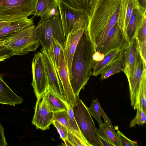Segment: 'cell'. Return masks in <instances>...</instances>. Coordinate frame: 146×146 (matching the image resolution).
I'll use <instances>...</instances> for the list:
<instances>
[{"label": "cell", "mask_w": 146, "mask_h": 146, "mask_svg": "<svg viewBox=\"0 0 146 146\" xmlns=\"http://www.w3.org/2000/svg\"><path fill=\"white\" fill-rule=\"evenodd\" d=\"M23 101L22 98L15 93L4 81L0 74V103L15 106Z\"/></svg>", "instance_id": "44dd1931"}, {"label": "cell", "mask_w": 146, "mask_h": 146, "mask_svg": "<svg viewBox=\"0 0 146 146\" xmlns=\"http://www.w3.org/2000/svg\"><path fill=\"white\" fill-rule=\"evenodd\" d=\"M33 24L32 19L27 17L11 21L0 29V42L5 41L18 32Z\"/></svg>", "instance_id": "2e32d148"}, {"label": "cell", "mask_w": 146, "mask_h": 146, "mask_svg": "<svg viewBox=\"0 0 146 146\" xmlns=\"http://www.w3.org/2000/svg\"><path fill=\"white\" fill-rule=\"evenodd\" d=\"M68 139L72 146H87L78 137L69 131H68Z\"/></svg>", "instance_id": "e575fe53"}, {"label": "cell", "mask_w": 146, "mask_h": 146, "mask_svg": "<svg viewBox=\"0 0 146 146\" xmlns=\"http://www.w3.org/2000/svg\"><path fill=\"white\" fill-rule=\"evenodd\" d=\"M145 17L146 12L141 6L133 9L124 35L129 43L135 39L137 31Z\"/></svg>", "instance_id": "4fadbf2b"}, {"label": "cell", "mask_w": 146, "mask_h": 146, "mask_svg": "<svg viewBox=\"0 0 146 146\" xmlns=\"http://www.w3.org/2000/svg\"><path fill=\"white\" fill-rule=\"evenodd\" d=\"M32 123L37 129H48L52 124L54 113L50 111L44 97L43 94L37 98Z\"/></svg>", "instance_id": "30bf717a"}, {"label": "cell", "mask_w": 146, "mask_h": 146, "mask_svg": "<svg viewBox=\"0 0 146 146\" xmlns=\"http://www.w3.org/2000/svg\"><path fill=\"white\" fill-rule=\"evenodd\" d=\"M57 71L62 88L65 101L72 108L76 104V96L70 85L63 49H61L60 52Z\"/></svg>", "instance_id": "8fae6325"}, {"label": "cell", "mask_w": 146, "mask_h": 146, "mask_svg": "<svg viewBox=\"0 0 146 146\" xmlns=\"http://www.w3.org/2000/svg\"><path fill=\"white\" fill-rule=\"evenodd\" d=\"M120 0H98L87 30L95 54H100L110 32L117 22Z\"/></svg>", "instance_id": "6da1fadb"}, {"label": "cell", "mask_w": 146, "mask_h": 146, "mask_svg": "<svg viewBox=\"0 0 146 146\" xmlns=\"http://www.w3.org/2000/svg\"><path fill=\"white\" fill-rule=\"evenodd\" d=\"M100 104L98 98L92 100L90 106L88 108V110L91 116L94 117L98 121L99 125L103 123L102 122L100 112Z\"/></svg>", "instance_id": "f1b7e54d"}, {"label": "cell", "mask_w": 146, "mask_h": 146, "mask_svg": "<svg viewBox=\"0 0 146 146\" xmlns=\"http://www.w3.org/2000/svg\"><path fill=\"white\" fill-rule=\"evenodd\" d=\"M11 21H0V29L9 24Z\"/></svg>", "instance_id": "60d3db41"}, {"label": "cell", "mask_w": 146, "mask_h": 146, "mask_svg": "<svg viewBox=\"0 0 146 146\" xmlns=\"http://www.w3.org/2000/svg\"><path fill=\"white\" fill-rule=\"evenodd\" d=\"M52 124L56 129L60 138L64 141L68 140V130L65 127L55 121H52Z\"/></svg>", "instance_id": "836d02e7"}, {"label": "cell", "mask_w": 146, "mask_h": 146, "mask_svg": "<svg viewBox=\"0 0 146 146\" xmlns=\"http://www.w3.org/2000/svg\"><path fill=\"white\" fill-rule=\"evenodd\" d=\"M46 72L48 84L54 92L64 101H65L62 86L58 73L52 60L45 49H40Z\"/></svg>", "instance_id": "7c38bea8"}, {"label": "cell", "mask_w": 146, "mask_h": 146, "mask_svg": "<svg viewBox=\"0 0 146 146\" xmlns=\"http://www.w3.org/2000/svg\"><path fill=\"white\" fill-rule=\"evenodd\" d=\"M35 28L33 25L19 31L4 41V45L13 51L14 55L36 51L40 44L34 34Z\"/></svg>", "instance_id": "5b68a950"}, {"label": "cell", "mask_w": 146, "mask_h": 146, "mask_svg": "<svg viewBox=\"0 0 146 146\" xmlns=\"http://www.w3.org/2000/svg\"><path fill=\"white\" fill-rule=\"evenodd\" d=\"M99 136V138L102 146H112L114 145L106 140Z\"/></svg>", "instance_id": "f35d334b"}, {"label": "cell", "mask_w": 146, "mask_h": 146, "mask_svg": "<svg viewBox=\"0 0 146 146\" xmlns=\"http://www.w3.org/2000/svg\"><path fill=\"white\" fill-rule=\"evenodd\" d=\"M100 112L101 115L102 116L104 120V123L115 133L117 135V133L115 131L111 121L110 119L108 117L106 113L104 112L103 109L101 106H100Z\"/></svg>", "instance_id": "d590c367"}, {"label": "cell", "mask_w": 146, "mask_h": 146, "mask_svg": "<svg viewBox=\"0 0 146 146\" xmlns=\"http://www.w3.org/2000/svg\"><path fill=\"white\" fill-rule=\"evenodd\" d=\"M125 50H114L104 56L102 60L94 61L92 75L97 76L100 74L105 68L113 63L120 61L123 57Z\"/></svg>", "instance_id": "d6986e66"}, {"label": "cell", "mask_w": 146, "mask_h": 146, "mask_svg": "<svg viewBox=\"0 0 146 146\" xmlns=\"http://www.w3.org/2000/svg\"><path fill=\"white\" fill-rule=\"evenodd\" d=\"M62 49L63 48L58 41L52 36L50 47L47 52L56 70L59 64L60 53Z\"/></svg>", "instance_id": "603a6c76"}, {"label": "cell", "mask_w": 146, "mask_h": 146, "mask_svg": "<svg viewBox=\"0 0 146 146\" xmlns=\"http://www.w3.org/2000/svg\"><path fill=\"white\" fill-rule=\"evenodd\" d=\"M141 7L144 11H146V0H138Z\"/></svg>", "instance_id": "ab89813d"}, {"label": "cell", "mask_w": 146, "mask_h": 146, "mask_svg": "<svg viewBox=\"0 0 146 146\" xmlns=\"http://www.w3.org/2000/svg\"><path fill=\"white\" fill-rule=\"evenodd\" d=\"M70 124L72 133L88 146L80 130L75 119L72 108L66 103Z\"/></svg>", "instance_id": "484cf974"}, {"label": "cell", "mask_w": 146, "mask_h": 146, "mask_svg": "<svg viewBox=\"0 0 146 146\" xmlns=\"http://www.w3.org/2000/svg\"><path fill=\"white\" fill-rule=\"evenodd\" d=\"M58 7L66 38L71 32L87 28L88 18L82 10L73 8L61 0H58Z\"/></svg>", "instance_id": "8992f818"}, {"label": "cell", "mask_w": 146, "mask_h": 146, "mask_svg": "<svg viewBox=\"0 0 146 146\" xmlns=\"http://www.w3.org/2000/svg\"><path fill=\"white\" fill-rule=\"evenodd\" d=\"M44 98L50 111L55 113L67 111L66 102L61 99L48 84L43 93Z\"/></svg>", "instance_id": "ffe728a7"}, {"label": "cell", "mask_w": 146, "mask_h": 146, "mask_svg": "<svg viewBox=\"0 0 146 146\" xmlns=\"http://www.w3.org/2000/svg\"><path fill=\"white\" fill-rule=\"evenodd\" d=\"M76 105L72 109L80 130L88 146H102L97 128L87 108L79 96H76Z\"/></svg>", "instance_id": "277c9868"}, {"label": "cell", "mask_w": 146, "mask_h": 146, "mask_svg": "<svg viewBox=\"0 0 146 146\" xmlns=\"http://www.w3.org/2000/svg\"><path fill=\"white\" fill-rule=\"evenodd\" d=\"M97 132L99 136L108 141L114 146H121L117 135L104 123L99 125V129H97Z\"/></svg>", "instance_id": "7402d4cb"}, {"label": "cell", "mask_w": 146, "mask_h": 146, "mask_svg": "<svg viewBox=\"0 0 146 146\" xmlns=\"http://www.w3.org/2000/svg\"><path fill=\"white\" fill-rule=\"evenodd\" d=\"M76 0L80 9L84 11L89 19L92 16L98 0Z\"/></svg>", "instance_id": "4316f807"}, {"label": "cell", "mask_w": 146, "mask_h": 146, "mask_svg": "<svg viewBox=\"0 0 146 146\" xmlns=\"http://www.w3.org/2000/svg\"><path fill=\"white\" fill-rule=\"evenodd\" d=\"M135 40L140 53L143 55L146 53V17H145L137 33Z\"/></svg>", "instance_id": "cb8c5ba5"}, {"label": "cell", "mask_w": 146, "mask_h": 146, "mask_svg": "<svg viewBox=\"0 0 146 146\" xmlns=\"http://www.w3.org/2000/svg\"><path fill=\"white\" fill-rule=\"evenodd\" d=\"M85 29H81L71 32L66 38V41L64 52L69 76L70 73L71 63L74 53L78 43Z\"/></svg>", "instance_id": "5bb4252c"}, {"label": "cell", "mask_w": 146, "mask_h": 146, "mask_svg": "<svg viewBox=\"0 0 146 146\" xmlns=\"http://www.w3.org/2000/svg\"><path fill=\"white\" fill-rule=\"evenodd\" d=\"M52 121L57 122L72 132L67 111H62L54 113Z\"/></svg>", "instance_id": "83f0119b"}, {"label": "cell", "mask_w": 146, "mask_h": 146, "mask_svg": "<svg viewBox=\"0 0 146 146\" xmlns=\"http://www.w3.org/2000/svg\"><path fill=\"white\" fill-rule=\"evenodd\" d=\"M94 54V48L86 28L84 29L76 48L69 76L75 96H79L80 90L84 88L92 75Z\"/></svg>", "instance_id": "7a4b0ae2"}, {"label": "cell", "mask_w": 146, "mask_h": 146, "mask_svg": "<svg viewBox=\"0 0 146 146\" xmlns=\"http://www.w3.org/2000/svg\"><path fill=\"white\" fill-rule=\"evenodd\" d=\"M69 6L76 9H80L76 0H61Z\"/></svg>", "instance_id": "74e56055"}, {"label": "cell", "mask_w": 146, "mask_h": 146, "mask_svg": "<svg viewBox=\"0 0 146 146\" xmlns=\"http://www.w3.org/2000/svg\"><path fill=\"white\" fill-rule=\"evenodd\" d=\"M136 115L135 117L131 121L130 123V127H135L137 125H143L146 122V113L145 112L140 103H139L136 109Z\"/></svg>", "instance_id": "f546056e"}, {"label": "cell", "mask_w": 146, "mask_h": 146, "mask_svg": "<svg viewBox=\"0 0 146 146\" xmlns=\"http://www.w3.org/2000/svg\"><path fill=\"white\" fill-rule=\"evenodd\" d=\"M34 34L42 48L48 52L49 50L52 36L59 42L63 50L66 41L59 16L41 18L35 27Z\"/></svg>", "instance_id": "3957f363"}, {"label": "cell", "mask_w": 146, "mask_h": 146, "mask_svg": "<svg viewBox=\"0 0 146 146\" xmlns=\"http://www.w3.org/2000/svg\"><path fill=\"white\" fill-rule=\"evenodd\" d=\"M124 67L121 59L113 63L105 68L101 72L100 79L103 80L111 75L121 71H123Z\"/></svg>", "instance_id": "d4e9b609"}, {"label": "cell", "mask_w": 146, "mask_h": 146, "mask_svg": "<svg viewBox=\"0 0 146 146\" xmlns=\"http://www.w3.org/2000/svg\"><path fill=\"white\" fill-rule=\"evenodd\" d=\"M36 0H0V21H11L32 15Z\"/></svg>", "instance_id": "52a82bcc"}, {"label": "cell", "mask_w": 146, "mask_h": 146, "mask_svg": "<svg viewBox=\"0 0 146 146\" xmlns=\"http://www.w3.org/2000/svg\"><path fill=\"white\" fill-rule=\"evenodd\" d=\"M132 75L128 81L131 105L135 110L140 103V93L141 86L146 78V65L141 56L137 46Z\"/></svg>", "instance_id": "ba28073f"}, {"label": "cell", "mask_w": 146, "mask_h": 146, "mask_svg": "<svg viewBox=\"0 0 146 146\" xmlns=\"http://www.w3.org/2000/svg\"><path fill=\"white\" fill-rule=\"evenodd\" d=\"M3 42H0V62L4 61L14 55L13 51L5 46Z\"/></svg>", "instance_id": "4dcf8cb0"}, {"label": "cell", "mask_w": 146, "mask_h": 146, "mask_svg": "<svg viewBox=\"0 0 146 146\" xmlns=\"http://www.w3.org/2000/svg\"><path fill=\"white\" fill-rule=\"evenodd\" d=\"M7 145L5 139L4 131V128L0 123V146Z\"/></svg>", "instance_id": "8d00e7d4"}, {"label": "cell", "mask_w": 146, "mask_h": 146, "mask_svg": "<svg viewBox=\"0 0 146 146\" xmlns=\"http://www.w3.org/2000/svg\"><path fill=\"white\" fill-rule=\"evenodd\" d=\"M33 81L31 85L37 98L43 94L48 84L45 66L40 52L34 55L32 62Z\"/></svg>", "instance_id": "9c48e42d"}, {"label": "cell", "mask_w": 146, "mask_h": 146, "mask_svg": "<svg viewBox=\"0 0 146 146\" xmlns=\"http://www.w3.org/2000/svg\"><path fill=\"white\" fill-rule=\"evenodd\" d=\"M118 139L121 146H137L136 142L131 140L125 137L120 131L118 130L117 133Z\"/></svg>", "instance_id": "1f68e13d"}, {"label": "cell", "mask_w": 146, "mask_h": 146, "mask_svg": "<svg viewBox=\"0 0 146 146\" xmlns=\"http://www.w3.org/2000/svg\"><path fill=\"white\" fill-rule=\"evenodd\" d=\"M139 6L138 0H120L117 23L124 36L133 9Z\"/></svg>", "instance_id": "9a60e30c"}, {"label": "cell", "mask_w": 146, "mask_h": 146, "mask_svg": "<svg viewBox=\"0 0 146 146\" xmlns=\"http://www.w3.org/2000/svg\"><path fill=\"white\" fill-rule=\"evenodd\" d=\"M140 100L141 106L146 113V78L143 79L140 90Z\"/></svg>", "instance_id": "d6a6232c"}, {"label": "cell", "mask_w": 146, "mask_h": 146, "mask_svg": "<svg viewBox=\"0 0 146 146\" xmlns=\"http://www.w3.org/2000/svg\"><path fill=\"white\" fill-rule=\"evenodd\" d=\"M137 50V46L135 39L129 43L128 46L124 51L121 58L124 67L123 72L126 75L128 81L132 75Z\"/></svg>", "instance_id": "ac0fdd59"}, {"label": "cell", "mask_w": 146, "mask_h": 146, "mask_svg": "<svg viewBox=\"0 0 146 146\" xmlns=\"http://www.w3.org/2000/svg\"><path fill=\"white\" fill-rule=\"evenodd\" d=\"M58 1V0H36L32 15L43 18L59 15Z\"/></svg>", "instance_id": "e0dca14e"}]
</instances>
